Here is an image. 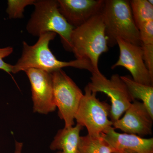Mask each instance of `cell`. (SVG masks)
<instances>
[{
	"label": "cell",
	"instance_id": "cell-5",
	"mask_svg": "<svg viewBox=\"0 0 153 153\" xmlns=\"http://www.w3.org/2000/svg\"><path fill=\"white\" fill-rule=\"evenodd\" d=\"M84 90L74 119L76 124L86 128L88 134L99 136L113 127L109 118L110 105L100 101L97 93L91 91L87 86Z\"/></svg>",
	"mask_w": 153,
	"mask_h": 153
},
{
	"label": "cell",
	"instance_id": "cell-11",
	"mask_svg": "<svg viewBox=\"0 0 153 153\" xmlns=\"http://www.w3.org/2000/svg\"><path fill=\"white\" fill-rule=\"evenodd\" d=\"M103 0H58L59 11L68 24L74 28L100 13Z\"/></svg>",
	"mask_w": 153,
	"mask_h": 153
},
{
	"label": "cell",
	"instance_id": "cell-4",
	"mask_svg": "<svg viewBox=\"0 0 153 153\" xmlns=\"http://www.w3.org/2000/svg\"><path fill=\"white\" fill-rule=\"evenodd\" d=\"M27 25L28 33L38 36L47 33L60 36L66 50L71 52V36L74 27L69 25L59 11L57 1L38 0Z\"/></svg>",
	"mask_w": 153,
	"mask_h": 153
},
{
	"label": "cell",
	"instance_id": "cell-1",
	"mask_svg": "<svg viewBox=\"0 0 153 153\" xmlns=\"http://www.w3.org/2000/svg\"><path fill=\"white\" fill-rule=\"evenodd\" d=\"M56 36V33L50 32L41 34L38 41L33 46L24 41L22 56L16 63L13 65L12 73L16 74L33 68L51 73L67 67L85 69L91 73L94 72L92 66L86 61L76 59L66 62L58 60L49 47L50 41L54 40Z\"/></svg>",
	"mask_w": 153,
	"mask_h": 153
},
{
	"label": "cell",
	"instance_id": "cell-14",
	"mask_svg": "<svg viewBox=\"0 0 153 153\" xmlns=\"http://www.w3.org/2000/svg\"><path fill=\"white\" fill-rule=\"evenodd\" d=\"M120 76L134 100H141L153 117V86L136 82L129 76Z\"/></svg>",
	"mask_w": 153,
	"mask_h": 153
},
{
	"label": "cell",
	"instance_id": "cell-2",
	"mask_svg": "<svg viewBox=\"0 0 153 153\" xmlns=\"http://www.w3.org/2000/svg\"><path fill=\"white\" fill-rule=\"evenodd\" d=\"M108 50L105 27L101 13L94 16L72 31L71 52H73L76 59L90 63L93 72L100 71L99 57Z\"/></svg>",
	"mask_w": 153,
	"mask_h": 153
},
{
	"label": "cell",
	"instance_id": "cell-16",
	"mask_svg": "<svg viewBox=\"0 0 153 153\" xmlns=\"http://www.w3.org/2000/svg\"><path fill=\"white\" fill-rule=\"evenodd\" d=\"M153 1H129L132 14L138 29L147 22L153 21Z\"/></svg>",
	"mask_w": 153,
	"mask_h": 153
},
{
	"label": "cell",
	"instance_id": "cell-18",
	"mask_svg": "<svg viewBox=\"0 0 153 153\" xmlns=\"http://www.w3.org/2000/svg\"><path fill=\"white\" fill-rule=\"evenodd\" d=\"M143 60L152 76H153V44H142Z\"/></svg>",
	"mask_w": 153,
	"mask_h": 153
},
{
	"label": "cell",
	"instance_id": "cell-20",
	"mask_svg": "<svg viewBox=\"0 0 153 153\" xmlns=\"http://www.w3.org/2000/svg\"><path fill=\"white\" fill-rule=\"evenodd\" d=\"M22 147H23L22 143L16 141L14 153H22Z\"/></svg>",
	"mask_w": 153,
	"mask_h": 153
},
{
	"label": "cell",
	"instance_id": "cell-17",
	"mask_svg": "<svg viewBox=\"0 0 153 153\" xmlns=\"http://www.w3.org/2000/svg\"><path fill=\"white\" fill-rule=\"evenodd\" d=\"M36 0H9L7 1V13L10 19H22L27 6L34 4Z\"/></svg>",
	"mask_w": 153,
	"mask_h": 153
},
{
	"label": "cell",
	"instance_id": "cell-19",
	"mask_svg": "<svg viewBox=\"0 0 153 153\" xmlns=\"http://www.w3.org/2000/svg\"><path fill=\"white\" fill-rule=\"evenodd\" d=\"M13 51V49L11 47L0 48V69L8 73L12 72L13 65L6 63L4 59L11 55Z\"/></svg>",
	"mask_w": 153,
	"mask_h": 153
},
{
	"label": "cell",
	"instance_id": "cell-13",
	"mask_svg": "<svg viewBox=\"0 0 153 153\" xmlns=\"http://www.w3.org/2000/svg\"><path fill=\"white\" fill-rule=\"evenodd\" d=\"M82 128L81 126L76 124L60 130L51 144L50 149L58 150L62 153H77Z\"/></svg>",
	"mask_w": 153,
	"mask_h": 153
},
{
	"label": "cell",
	"instance_id": "cell-22",
	"mask_svg": "<svg viewBox=\"0 0 153 153\" xmlns=\"http://www.w3.org/2000/svg\"><path fill=\"white\" fill-rule=\"evenodd\" d=\"M56 153H62V152H60V151H59V152H57Z\"/></svg>",
	"mask_w": 153,
	"mask_h": 153
},
{
	"label": "cell",
	"instance_id": "cell-6",
	"mask_svg": "<svg viewBox=\"0 0 153 153\" xmlns=\"http://www.w3.org/2000/svg\"><path fill=\"white\" fill-rule=\"evenodd\" d=\"M53 97L58 116L65 127L73 126L75 116L83 94L74 81L62 69L51 73Z\"/></svg>",
	"mask_w": 153,
	"mask_h": 153
},
{
	"label": "cell",
	"instance_id": "cell-7",
	"mask_svg": "<svg viewBox=\"0 0 153 153\" xmlns=\"http://www.w3.org/2000/svg\"><path fill=\"white\" fill-rule=\"evenodd\" d=\"M91 74L90 82L86 86L92 92H102L110 98V117L113 123L121 118L134 100L119 74H113L110 79L100 71Z\"/></svg>",
	"mask_w": 153,
	"mask_h": 153
},
{
	"label": "cell",
	"instance_id": "cell-9",
	"mask_svg": "<svg viewBox=\"0 0 153 153\" xmlns=\"http://www.w3.org/2000/svg\"><path fill=\"white\" fill-rule=\"evenodd\" d=\"M25 71L31 84L34 111L47 114L55 111L56 106L53 97L51 73L33 68Z\"/></svg>",
	"mask_w": 153,
	"mask_h": 153
},
{
	"label": "cell",
	"instance_id": "cell-3",
	"mask_svg": "<svg viewBox=\"0 0 153 153\" xmlns=\"http://www.w3.org/2000/svg\"><path fill=\"white\" fill-rule=\"evenodd\" d=\"M100 13L108 47L117 44L118 38L142 47L139 30L135 24L129 1L105 0Z\"/></svg>",
	"mask_w": 153,
	"mask_h": 153
},
{
	"label": "cell",
	"instance_id": "cell-12",
	"mask_svg": "<svg viewBox=\"0 0 153 153\" xmlns=\"http://www.w3.org/2000/svg\"><path fill=\"white\" fill-rule=\"evenodd\" d=\"M116 151L131 153H153V138H144L134 134L120 133L111 128L101 135Z\"/></svg>",
	"mask_w": 153,
	"mask_h": 153
},
{
	"label": "cell",
	"instance_id": "cell-8",
	"mask_svg": "<svg viewBox=\"0 0 153 153\" xmlns=\"http://www.w3.org/2000/svg\"><path fill=\"white\" fill-rule=\"evenodd\" d=\"M117 43L119 47V58L111 69L118 66L124 67L130 72L134 81L153 86V76L144 61L142 47L120 38H118Z\"/></svg>",
	"mask_w": 153,
	"mask_h": 153
},
{
	"label": "cell",
	"instance_id": "cell-15",
	"mask_svg": "<svg viewBox=\"0 0 153 153\" xmlns=\"http://www.w3.org/2000/svg\"><path fill=\"white\" fill-rule=\"evenodd\" d=\"M116 151L101 135L81 136L77 153H112Z\"/></svg>",
	"mask_w": 153,
	"mask_h": 153
},
{
	"label": "cell",
	"instance_id": "cell-21",
	"mask_svg": "<svg viewBox=\"0 0 153 153\" xmlns=\"http://www.w3.org/2000/svg\"><path fill=\"white\" fill-rule=\"evenodd\" d=\"M112 153H131L128 152H123V151H115Z\"/></svg>",
	"mask_w": 153,
	"mask_h": 153
},
{
	"label": "cell",
	"instance_id": "cell-10",
	"mask_svg": "<svg viewBox=\"0 0 153 153\" xmlns=\"http://www.w3.org/2000/svg\"><path fill=\"white\" fill-rule=\"evenodd\" d=\"M153 117L142 102L135 100L123 117L113 123V127L125 133L140 137L152 133Z\"/></svg>",
	"mask_w": 153,
	"mask_h": 153
}]
</instances>
